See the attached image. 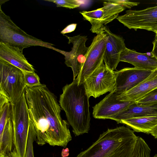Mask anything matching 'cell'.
I'll list each match as a JSON object with an SVG mask.
<instances>
[{
	"label": "cell",
	"mask_w": 157,
	"mask_h": 157,
	"mask_svg": "<svg viewBox=\"0 0 157 157\" xmlns=\"http://www.w3.org/2000/svg\"><path fill=\"white\" fill-rule=\"evenodd\" d=\"M25 94L37 144L66 147L72 136L68 121L61 117L56 95L44 84L26 86Z\"/></svg>",
	"instance_id": "obj_1"
},
{
	"label": "cell",
	"mask_w": 157,
	"mask_h": 157,
	"mask_svg": "<svg viewBox=\"0 0 157 157\" xmlns=\"http://www.w3.org/2000/svg\"><path fill=\"white\" fill-rule=\"evenodd\" d=\"M137 138L127 127L108 128L75 157H135L140 146Z\"/></svg>",
	"instance_id": "obj_2"
},
{
	"label": "cell",
	"mask_w": 157,
	"mask_h": 157,
	"mask_svg": "<svg viewBox=\"0 0 157 157\" xmlns=\"http://www.w3.org/2000/svg\"><path fill=\"white\" fill-rule=\"evenodd\" d=\"M59 102L75 136L88 133L90 129V113L88 97L84 84L78 85L76 78L63 88Z\"/></svg>",
	"instance_id": "obj_3"
},
{
	"label": "cell",
	"mask_w": 157,
	"mask_h": 157,
	"mask_svg": "<svg viewBox=\"0 0 157 157\" xmlns=\"http://www.w3.org/2000/svg\"><path fill=\"white\" fill-rule=\"evenodd\" d=\"M11 104L13 123V157H25L30 118L25 91L17 102Z\"/></svg>",
	"instance_id": "obj_4"
},
{
	"label": "cell",
	"mask_w": 157,
	"mask_h": 157,
	"mask_svg": "<svg viewBox=\"0 0 157 157\" xmlns=\"http://www.w3.org/2000/svg\"><path fill=\"white\" fill-rule=\"evenodd\" d=\"M0 42L19 48L23 51L27 48L40 46L58 52L52 44L44 41L28 34L17 26L2 10L0 6Z\"/></svg>",
	"instance_id": "obj_5"
},
{
	"label": "cell",
	"mask_w": 157,
	"mask_h": 157,
	"mask_svg": "<svg viewBox=\"0 0 157 157\" xmlns=\"http://www.w3.org/2000/svg\"><path fill=\"white\" fill-rule=\"evenodd\" d=\"M0 68V94L6 97L11 103H14L21 97L26 87L24 72L1 58Z\"/></svg>",
	"instance_id": "obj_6"
},
{
	"label": "cell",
	"mask_w": 157,
	"mask_h": 157,
	"mask_svg": "<svg viewBox=\"0 0 157 157\" xmlns=\"http://www.w3.org/2000/svg\"><path fill=\"white\" fill-rule=\"evenodd\" d=\"M89 97L96 98L113 91L116 87V72L103 63L83 83Z\"/></svg>",
	"instance_id": "obj_7"
},
{
	"label": "cell",
	"mask_w": 157,
	"mask_h": 157,
	"mask_svg": "<svg viewBox=\"0 0 157 157\" xmlns=\"http://www.w3.org/2000/svg\"><path fill=\"white\" fill-rule=\"evenodd\" d=\"M106 40V35L105 32L97 35L94 37L89 47L86 60L77 78L78 85L83 83L103 63Z\"/></svg>",
	"instance_id": "obj_8"
},
{
	"label": "cell",
	"mask_w": 157,
	"mask_h": 157,
	"mask_svg": "<svg viewBox=\"0 0 157 157\" xmlns=\"http://www.w3.org/2000/svg\"><path fill=\"white\" fill-rule=\"evenodd\" d=\"M117 19L124 26L135 30L157 31V6L141 10H128Z\"/></svg>",
	"instance_id": "obj_9"
},
{
	"label": "cell",
	"mask_w": 157,
	"mask_h": 157,
	"mask_svg": "<svg viewBox=\"0 0 157 157\" xmlns=\"http://www.w3.org/2000/svg\"><path fill=\"white\" fill-rule=\"evenodd\" d=\"M65 36L68 40V44L72 43L71 50L67 52L59 49L58 52L65 56V63L70 67L73 72V80L78 75L86 60L89 47L86 45L88 40L86 36L78 35L73 37Z\"/></svg>",
	"instance_id": "obj_10"
},
{
	"label": "cell",
	"mask_w": 157,
	"mask_h": 157,
	"mask_svg": "<svg viewBox=\"0 0 157 157\" xmlns=\"http://www.w3.org/2000/svg\"><path fill=\"white\" fill-rule=\"evenodd\" d=\"M114 90L93 107V115L98 119H110L123 111L135 102L123 101L117 98Z\"/></svg>",
	"instance_id": "obj_11"
},
{
	"label": "cell",
	"mask_w": 157,
	"mask_h": 157,
	"mask_svg": "<svg viewBox=\"0 0 157 157\" xmlns=\"http://www.w3.org/2000/svg\"><path fill=\"white\" fill-rule=\"evenodd\" d=\"M115 72L114 90L119 95L137 86L147 77L152 71L134 67L125 68Z\"/></svg>",
	"instance_id": "obj_12"
},
{
	"label": "cell",
	"mask_w": 157,
	"mask_h": 157,
	"mask_svg": "<svg viewBox=\"0 0 157 157\" xmlns=\"http://www.w3.org/2000/svg\"><path fill=\"white\" fill-rule=\"evenodd\" d=\"M103 30L106 35L104 61L108 68L114 71L120 62L121 52L126 48L124 40L122 37L112 33L106 26H104Z\"/></svg>",
	"instance_id": "obj_13"
},
{
	"label": "cell",
	"mask_w": 157,
	"mask_h": 157,
	"mask_svg": "<svg viewBox=\"0 0 157 157\" xmlns=\"http://www.w3.org/2000/svg\"><path fill=\"white\" fill-rule=\"evenodd\" d=\"M0 58L21 70L23 72H34L33 66L27 61L19 48L0 42Z\"/></svg>",
	"instance_id": "obj_14"
},
{
	"label": "cell",
	"mask_w": 157,
	"mask_h": 157,
	"mask_svg": "<svg viewBox=\"0 0 157 157\" xmlns=\"http://www.w3.org/2000/svg\"><path fill=\"white\" fill-rule=\"evenodd\" d=\"M120 60L141 69L153 71L157 69V59L151 52L139 53L126 47L121 54Z\"/></svg>",
	"instance_id": "obj_15"
},
{
	"label": "cell",
	"mask_w": 157,
	"mask_h": 157,
	"mask_svg": "<svg viewBox=\"0 0 157 157\" xmlns=\"http://www.w3.org/2000/svg\"><path fill=\"white\" fill-rule=\"evenodd\" d=\"M157 88V69L145 79L130 90L117 96L123 101L136 102Z\"/></svg>",
	"instance_id": "obj_16"
},
{
	"label": "cell",
	"mask_w": 157,
	"mask_h": 157,
	"mask_svg": "<svg viewBox=\"0 0 157 157\" xmlns=\"http://www.w3.org/2000/svg\"><path fill=\"white\" fill-rule=\"evenodd\" d=\"M157 115V102L148 105H139L135 102L126 109L111 118L117 124L128 119L144 116Z\"/></svg>",
	"instance_id": "obj_17"
},
{
	"label": "cell",
	"mask_w": 157,
	"mask_h": 157,
	"mask_svg": "<svg viewBox=\"0 0 157 157\" xmlns=\"http://www.w3.org/2000/svg\"><path fill=\"white\" fill-rule=\"evenodd\" d=\"M120 123L125 125L135 132L148 134L157 125V115L132 118L122 120Z\"/></svg>",
	"instance_id": "obj_18"
},
{
	"label": "cell",
	"mask_w": 157,
	"mask_h": 157,
	"mask_svg": "<svg viewBox=\"0 0 157 157\" xmlns=\"http://www.w3.org/2000/svg\"><path fill=\"white\" fill-rule=\"evenodd\" d=\"M13 138V123L11 116L4 127L0 129V157L9 156L12 153Z\"/></svg>",
	"instance_id": "obj_19"
},
{
	"label": "cell",
	"mask_w": 157,
	"mask_h": 157,
	"mask_svg": "<svg viewBox=\"0 0 157 157\" xmlns=\"http://www.w3.org/2000/svg\"><path fill=\"white\" fill-rule=\"evenodd\" d=\"M85 20L90 23L91 32L97 35L104 33V25L103 23V10L102 7L94 10L80 12Z\"/></svg>",
	"instance_id": "obj_20"
},
{
	"label": "cell",
	"mask_w": 157,
	"mask_h": 157,
	"mask_svg": "<svg viewBox=\"0 0 157 157\" xmlns=\"http://www.w3.org/2000/svg\"><path fill=\"white\" fill-rule=\"evenodd\" d=\"M103 5V23L104 26L117 18L119 13L125 9L124 7L109 0L104 1Z\"/></svg>",
	"instance_id": "obj_21"
},
{
	"label": "cell",
	"mask_w": 157,
	"mask_h": 157,
	"mask_svg": "<svg viewBox=\"0 0 157 157\" xmlns=\"http://www.w3.org/2000/svg\"><path fill=\"white\" fill-rule=\"evenodd\" d=\"M11 114V103L6 97L0 94V129L4 127Z\"/></svg>",
	"instance_id": "obj_22"
},
{
	"label": "cell",
	"mask_w": 157,
	"mask_h": 157,
	"mask_svg": "<svg viewBox=\"0 0 157 157\" xmlns=\"http://www.w3.org/2000/svg\"><path fill=\"white\" fill-rule=\"evenodd\" d=\"M36 137L34 126L30 120L28 135L26 153L25 157H34L33 143Z\"/></svg>",
	"instance_id": "obj_23"
},
{
	"label": "cell",
	"mask_w": 157,
	"mask_h": 157,
	"mask_svg": "<svg viewBox=\"0 0 157 157\" xmlns=\"http://www.w3.org/2000/svg\"><path fill=\"white\" fill-rule=\"evenodd\" d=\"M135 102L139 105H148L157 102V88Z\"/></svg>",
	"instance_id": "obj_24"
},
{
	"label": "cell",
	"mask_w": 157,
	"mask_h": 157,
	"mask_svg": "<svg viewBox=\"0 0 157 157\" xmlns=\"http://www.w3.org/2000/svg\"><path fill=\"white\" fill-rule=\"evenodd\" d=\"M24 79L27 87H33L41 84L39 76L35 72H24Z\"/></svg>",
	"instance_id": "obj_25"
},
{
	"label": "cell",
	"mask_w": 157,
	"mask_h": 157,
	"mask_svg": "<svg viewBox=\"0 0 157 157\" xmlns=\"http://www.w3.org/2000/svg\"><path fill=\"white\" fill-rule=\"evenodd\" d=\"M45 1L55 3L57 7H63L70 9L79 7L82 2L77 0H45Z\"/></svg>",
	"instance_id": "obj_26"
},
{
	"label": "cell",
	"mask_w": 157,
	"mask_h": 157,
	"mask_svg": "<svg viewBox=\"0 0 157 157\" xmlns=\"http://www.w3.org/2000/svg\"><path fill=\"white\" fill-rule=\"evenodd\" d=\"M110 2L118 4L126 8H131L132 7L138 5L139 2H130L129 0H109Z\"/></svg>",
	"instance_id": "obj_27"
},
{
	"label": "cell",
	"mask_w": 157,
	"mask_h": 157,
	"mask_svg": "<svg viewBox=\"0 0 157 157\" xmlns=\"http://www.w3.org/2000/svg\"><path fill=\"white\" fill-rule=\"evenodd\" d=\"M77 25L76 23L70 24L66 26L60 32L62 34L71 33L74 31Z\"/></svg>",
	"instance_id": "obj_28"
},
{
	"label": "cell",
	"mask_w": 157,
	"mask_h": 157,
	"mask_svg": "<svg viewBox=\"0 0 157 157\" xmlns=\"http://www.w3.org/2000/svg\"><path fill=\"white\" fill-rule=\"evenodd\" d=\"M153 48L151 53L157 59V38L153 41Z\"/></svg>",
	"instance_id": "obj_29"
},
{
	"label": "cell",
	"mask_w": 157,
	"mask_h": 157,
	"mask_svg": "<svg viewBox=\"0 0 157 157\" xmlns=\"http://www.w3.org/2000/svg\"><path fill=\"white\" fill-rule=\"evenodd\" d=\"M148 134H150L154 136L155 138H157V125L151 130L149 132Z\"/></svg>",
	"instance_id": "obj_30"
},
{
	"label": "cell",
	"mask_w": 157,
	"mask_h": 157,
	"mask_svg": "<svg viewBox=\"0 0 157 157\" xmlns=\"http://www.w3.org/2000/svg\"><path fill=\"white\" fill-rule=\"evenodd\" d=\"M155 33H156V35H155V39H156V38H157V31Z\"/></svg>",
	"instance_id": "obj_31"
},
{
	"label": "cell",
	"mask_w": 157,
	"mask_h": 157,
	"mask_svg": "<svg viewBox=\"0 0 157 157\" xmlns=\"http://www.w3.org/2000/svg\"><path fill=\"white\" fill-rule=\"evenodd\" d=\"M153 157H157V154H156Z\"/></svg>",
	"instance_id": "obj_32"
},
{
	"label": "cell",
	"mask_w": 157,
	"mask_h": 157,
	"mask_svg": "<svg viewBox=\"0 0 157 157\" xmlns=\"http://www.w3.org/2000/svg\"><path fill=\"white\" fill-rule=\"evenodd\" d=\"M11 157V156L10 155V156H5V157Z\"/></svg>",
	"instance_id": "obj_33"
}]
</instances>
